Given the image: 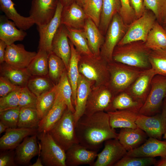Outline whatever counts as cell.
<instances>
[{
  "label": "cell",
  "instance_id": "cell-1",
  "mask_svg": "<svg viewBox=\"0 0 166 166\" xmlns=\"http://www.w3.org/2000/svg\"><path fill=\"white\" fill-rule=\"evenodd\" d=\"M75 128L79 143L92 150L97 151L105 141L117 138L118 136L110 125L108 113L105 111L83 114L76 123Z\"/></svg>",
  "mask_w": 166,
  "mask_h": 166
},
{
  "label": "cell",
  "instance_id": "cell-2",
  "mask_svg": "<svg viewBox=\"0 0 166 166\" xmlns=\"http://www.w3.org/2000/svg\"><path fill=\"white\" fill-rule=\"evenodd\" d=\"M151 50L142 41L117 45L113 54V60L141 69L151 68L149 57Z\"/></svg>",
  "mask_w": 166,
  "mask_h": 166
},
{
  "label": "cell",
  "instance_id": "cell-3",
  "mask_svg": "<svg viewBox=\"0 0 166 166\" xmlns=\"http://www.w3.org/2000/svg\"><path fill=\"white\" fill-rule=\"evenodd\" d=\"M108 64L101 55H81L79 70L80 73L93 82V86L108 85L110 77Z\"/></svg>",
  "mask_w": 166,
  "mask_h": 166
},
{
  "label": "cell",
  "instance_id": "cell-4",
  "mask_svg": "<svg viewBox=\"0 0 166 166\" xmlns=\"http://www.w3.org/2000/svg\"><path fill=\"white\" fill-rule=\"evenodd\" d=\"M108 85L115 95L126 91L143 70L112 61L109 62Z\"/></svg>",
  "mask_w": 166,
  "mask_h": 166
},
{
  "label": "cell",
  "instance_id": "cell-5",
  "mask_svg": "<svg viewBox=\"0 0 166 166\" xmlns=\"http://www.w3.org/2000/svg\"><path fill=\"white\" fill-rule=\"evenodd\" d=\"M73 113L67 108L56 125L49 132L54 141L65 152L78 143Z\"/></svg>",
  "mask_w": 166,
  "mask_h": 166
},
{
  "label": "cell",
  "instance_id": "cell-6",
  "mask_svg": "<svg viewBox=\"0 0 166 166\" xmlns=\"http://www.w3.org/2000/svg\"><path fill=\"white\" fill-rule=\"evenodd\" d=\"M129 26L125 23L118 13L113 16L101 49V56L108 63L113 61L114 50L125 34Z\"/></svg>",
  "mask_w": 166,
  "mask_h": 166
},
{
  "label": "cell",
  "instance_id": "cell-7",
  "mask_svg": "<svg viewBox=\"0 0 166 166\" xmlns=\"http://www.w3.org/2000/svg\"><path fill=\"white\" fill-rule=\"evenodd\" d=\"M166 96V75L156 74L151 83L149 93L139 113L152 116L159 113Z\"/></svg>",
  "mask_w": 166,
  "mask_h": 166
},
{
  "label": "cell",
  "instance_id": "cell-8",
  "mask_svg": "<svg viewBox=\"0 0 166 166\" xmlns=\"http://www.w3.org/2000/svg\"><path fill=\"white\" fill-rule=\"evenodd\" d=\"M41 157L46 166H66V152L53 140L49 132L39 133Z\"/></svg>",
  "mask_w": 166,
  "mask_h": 166
},
{
  "label": "cell",
  "instance_id": "cell-9",
  "mask_svg": "<svg viewBox=\"0 0 166 166\" xmlns=\"http://www.w3.org/2000/svg\"><path fill=\"white\" fill-rule=\"evenodd\" d=\"M156 21L154 13L146 9L141 17L129 25L125 34L117 45L136 41H142L145 42L148 33Z\"/></svg>",
  "mask_w": 166,
  "mask_h": 166
},
{
  "label": "cell",
  "instance_id": "cell-10",
  "mask_svg": "<svg viewBox=\"0 0 166 166\" xmlns=\"http://www.w3.org/2000/svg\"><path fill=\"white\" fill-rule=\"evenodd\" d=\"M115 94L108 85L93 86L89 96L85 114L105 112L110 105Z\"/></svg>",
  "mask_w": 166,
  "mask_h": 166
},
{
  "label": "cell",
  "instance_id": "cell-11",
  "mask_svg": "<svg viewBox=\"0 0 166 166\" xmlns=\"http://www.w3.org/2000/svg\"><path fill=\"white\" fill-rule=\"evenodd\" d=\"M103 150L98 153L92 166H114L127 154V151L117 138L105 141Z\"/></svg>",
  "mask_w": 166,
  "mask_h": 166
},
{
  "label": "cell",
  "instance_id": "cell-12",
  "mask_svg": "<svg viewBox=\"0 0 166 166\" xmlns=\"http://www.w3.org/2000/svg\"><path fill=\"white\" fill-rule=\"evenodd\" d=\"M64 6L59 1L54 15L46 25L37 26L39 39L38 49L44 50L49 53L52 52V40L61 24V15Z\"/></svg>",
  "mask_w": 166,
  "mask_h": 166
},
{
  "label": "cell",
  "instance_id": "cell-13",
  "mask_svg": "<svg viewBox=\"0 0 166 166\" xmlns=\"http://www.w3.org/2000/svg\"><path fill=\"white\" fill-rule=\"evenodd\" d=\"M60 0H33L29 16L37 26L47 24L54 16Z\"/></svg>",
  "mask_w": 166,
  "mask_h": 166
},
{
  "label": "cell",
  "instance_id": "cell-14",
  "mask_svg": "<svg viewBox=\"0 0 166 166\" xmlns=\"http://www.w3.org/2000/svg\"><path fill=\"white\" fill-rule=\"evenodd\" d=\"M35 52L29 51L22 44L14 43L7 45L5 62L10 66L19 69H26L37 55Z\"/></svg>",
  "mask_w": 166,
  "mask_h": 166
},
{
  "label": "cell",
  "instance_id": "cell-15",
  "mask_svg": "<svg viewBox=\"0 0 166 166\" xmlns=\"http://www.w3.org/2000/svg\"><path fill=\"white\" fill-rule=\"evenodd\" d=\"M156 74L152 68L143 70L125 91L144 104L149 93L152 80Z\"/></svg>",
  "mask_w": 166,
  "mask_h": 166
},
{
  "label": "cell",
  "instance_id": "cell-16",
  "mask_svg": "<svg viewBox=\"0 0 166 166\" xmlns=\"http://www.w3.org/2000/svg\"><path fill=\"white\" fill-rule=\"evenodd\" d=\"M65 152L66 166H92L98 154L97 151L87 149L79 143L73 144Z\"/></svg>",
  "mask_w": 166,
  "mask_h": 166
},
{
  "label": "cell",
  "instance_id": "cell-17",
  "mask_svg": "<svg viewBox=\"0 0 166 166\" xmlns=\"http://www.w3.org/2000/svg\"><path fill=\"white\" fill-rule=\"evenodd\" d=\"M126 155L139 157H166V141L149 137L138 147L127 152Z\"/></svg>",
  "mask_w": 166,
  "mask_h": 166
},
{
  "label": "cell",
  "instance_id": "cell-18",
  "mask_svg": "<svg viewBox=\"0 0 166 166\" xmlns=\"http://www.w3.org/2000/svg\"><path fill=\"white\" fill-rule=\"evenodd\" d=\"M136 124L149 137L161 140L163 135L166 132L160 113L152 116L139 114Z\"/></svg>",
  "mask_w": 166,
  "mask_h": 166
},
{
  "label": "cell",
  "instance_id": "cell-19",
  "mask_svg": "<svg viewBox=\"0 0 166 166\" xmlns=\"http://www.w3.org/2000/svg\"><path fill=\"white\" fill-rule=\"evenodd\" d=\"M87 18L82 7L74 1L64 6L61 24L70 28L83 29Z\"/></svg>",
  "mask_w": 166,
  "mask_h": 166
},
{
  "label": "cell",
  "instance_id": "cell-20",
  "mask_svg": "<svg viewBox=\"0 0 166 166\" xmlns=\"http://www.w3.org/2000/svg\"><path fill=\"white\" fill-rule=\"evenodd\" d=\"M68 36L66 27L61 24L52 42L51 51L64 62L67 70L71 55V49Z\"/></svg>",
  "mask_w": 166,
  "mask_h": 166
},
{
  "label": "cell",
  "instance_id": "cell-21",
  "mask_svg": "<svg viewBox=\"0 0 166 166\" xmlns=\"http://www.w3.org/2000/svg\"><path fill=\"white\" fill-rule=\"evenodd\" d=\"M38 133L36 128H8L0 138V149L2 151L13 150L27 136Z\"/></svg>",
  "mask_w": 166,
  "mask_h": 166
},
{
  "label": "cell",
  "instance_id": "cell-22",
  "mask_svg": "<svg viewBox=\"0 0 166 166\" xmlns=\"http://www.w3.org/2000/svg\"><path fill=\"white\" fill-rule=\"evenodd\" d=\"M67 108L63 99L58 91L53 105L39 122L38 133L49 132L58 122Z\"/></svg>",
  "mask_w": 166,
  "mask_h": 166
},
{
  "label": "cell",
  "instance_id": "cell-23",
  "mask_svg": "<svg viewBox=\"0 0 166 166\" xmlns=\"http://www.w3.org/2000/svg\"><path fill=\"white\" fill-rule=\"evenodd\" d=\"M37 134L25 137L15 148V160L17 164L29 165L32 158L38 154Z\"/></svg>",
  "mask_w": 166,
  "mask_h": 166
},
{
  "label": "cell",
  "instance_id": "cell-24",
  "mask_svg": "<svg viewBox=\"0 0 166 166\" xmlns=\"http://www.w3.org/2000/svg\"><path fill=\"white\" fill-rule=\"evenodd\" d=\"M93 82L80 73L76 91V102L73 113L75 123L84 114L87 101Z\"/></svg>",
  "mask_w": 166,
  "mask_h": 166
},
{
  "label": "cell",
  "instance_id": "cell-25",
  "mask_svg": "<svg viewBox=\"0 0 166 166\" xmlns=\"http://www.w3.org/2000/svg\"><path fill=\"white\" fill-rule=\"evenodd\" d=\"M148 137L145 132L137 127L134 128H121L117 139L128 152L142 144L147 140Z\"/></svg>",
  "mask_w": 166,
  "mask_h": 166
},
{
  "label": "cell",
  "instance_id": "cell-26",
  "mask_svg": "<svg viewBox=\"0 0 166 166\" xmlns=\"http://www.w3.org/2000/svg\"><path fill=\"white\" fill-rule=\"evenodd\" d=\"M15 23L5 15L0 16V40L7 45L18 41H22L27 35L25 31L18 29Z\"/></svg>",
  "mask_w": 166,
  "mask_h": 166
},
{
  "label": "cell",
  "instance_id": "cell-27",
  "mask_svg": "<svg viewBox=\"0 0 166 166\" xmlns=\"http://www.w3.org/2000/svg\"><path fill=\"white\" fill-rule=\"evenodd\" d=\"M12 0H0V10L9 19L13 21L18 28L26 31L35 23L30 17H24L19 14Z\"/></svg>",
  "mask_w": 166,
  "mask_h": 166
},
{
  "label": "cell",
  "instance_id": "cell-28",
  "mask_svg": "<svg viewBox=\"0 0 166 166\" xmlns=\"http://www.w3.org/2000/svg\"><path fill=\"white\" fill-rule=\"evenodd\" d=\"M83 30L91 52L96 56H100L101 49L105 39L98 27L91 19L88 18Z\"/></svg>",
  "mask_w": 166,
  "mask_h": 166
},
{
  "label": "cell",
  "instance_id": "cell-29",
  "mask_svg": "<svg viewBox=\"0 0 166 166\" xmlns=\"http://www.w3.org/2000/svg\"><path fill=\"white\" fill-rule=\"evenodd\" d=\"M109 116L111 128H136V121L139 114L138 112L128 110H119L107 112Z\"/></svg>",
  "mask_w": 166,
  "mask_h": 166
},
{
  "label": "cell",
  "instance_id": "cell-30",
  "mask_svg": "<svg viewBox=\"0 0 166 166\" xmlns=\"http://www.w3.org/2000/svg\"><path fill=\"white\" fill-rule=\"evenodd\" d=\"M143 103L137 100L125 91L115 95L105 112L119 110H128L138 112Z\"/></svg>",
  "mask_w": 166,
  "mask_h": 166
},
{
  "label": "cell",
  "instance_id": "cell-31",
  "mask_svg": "<svg viewBox=\"0 0 166 166\" xmlns=\"http://www.w3.org/2000/svg\"><path fill=\"white\" fill-rule=\"evenodd\" d=\"M0 76L5 77L15 85L21 87L26 86L32 76L26 69L13 67L6 62L0 64Z\"/></svg>",
  "mask_w": 166,
  "mask_h": 166
},
{
  "label": "cell",
  "instance_id": "cell-32",
  "mask_svg": "<svg viewBox=\"0 0 166 166\" xmlns=\"http://www.w3.org/2000/svg\"><path fill=\"white\" fill-rule=\"evenodd\" d=\"M69 43L71 49V55L69 67L67 70V74L72 89V101L75 108L76 102L77 85L80 74L78 68V63L81 55L69 40Z\"/></svg>",
  "mask_w": 166,
  "mask_h": 166
},
{
  "label": "cell",
  "instance_id": "cell-33",
  "mask_svg": "<svg viewBox=\"0 0 166 166\" xmlns=\"http://www.w3.org/2000/svg\"><path fill=\"white\" fill-rule=\"evenodd\" d=\"M102 8L99 26L102 34L106 33L113 16L119 13L121 4L120 0H102Z\"/></svg>",
  "mask_w": 166,
  "mask_h": 166
},
{
  "label": "cell",
  "instance_id": "cell-34",
  "mask_svg": "<svg viewBox=\"0 0 166 166\" xmlns=\"http://www.w3.org/2000/svg\"><path fill=\"white\" fill-rule=\"evenodd\" d=\"M145 43L151 50L166 49V31L157 21L148 33Z\"/></svg>",
  "mask_w": 166,
  "mask_h": 166
},
{
  "label": "cell",
  "instance_id": "cell-35",
  "mask_svg": "<svg viewBox=\"0 0 166 166\" xmlns=\"http://www.w3.org/2000/svg\"><path fill=\"white\" fill-rule=\"evenodd\" d=\"M49 54L44 50L38 49L37 55L27 68L32 76L48 75Z\"/></svg>",
  "mask_w": 166,
  "mask_h": 166
},
{
  "label": "cell",
  "instance_id": "cell-36",
  "mask_svg": "<svg viewBox=\"0 0 166 166\" xmlns=\"http://www.w3.org/2000/svg\"><path fill=\"white\" fill-rule=\"evenodd\" d=\"M48 76H31L26 86L37 97L50 90L55 86Z\"/></svg>",
  "mask_w": 166,
  "mask_h": 166
},
{
  "label": "cell",
  "instance_id": "cell-37",
  "mask_svg": "<svg viewBox=\"0 0 166 166\" xmlns=\"http://www.w3.org/2000/svg\"><path fill=\"white\" fill-rule=\"evenodd\" d=\"M66 28L69 40L78 52L81 55L93 54L89 46L83 30Z\"/></svg>",
  "mask_w": 166,
  "mask_h": 166
},
{
  "label": "cell",
  "instance_id": "cell-38",
  "mask_svg": "<svg viewBox=\"0 0 166 166\" xmlns=\"http://www.w3.org/2000/svg\"><path fill=\"white\" fill-rule=\"evenodd\" d=\"M57 92V85L50 90L37 98L36 109L41 120L48 113L55 102Z\"/></svg>",
  "mask_w": 166,
  "mask_h": 166
},
{
  "label": "cell",
  "instance_id": "cell-39",
  "mask_svg": "<svg viewBox=\"0 0 166 166\" xmlns=\"http://www.w3.org/2000/svg\"><path fill=\"white\" fill-rule=\"evenodd\" d=\"M67 70L63 60L51 52L49 54L48 76L55 85L59 82L64 72Z\"/></svg>",
  "mask_w": 166,
  "mask_h": 166
},
{
  "label": "cell",
  "instance_id": "cell-40",
  "mask_svg": "<svg viewBox=\"0 0 166 166\" xmlns=\"http://www.w3.org/2000/svg\"><path fill=\"white\" fill-rule=\"evenodd\" d=\"M40 120L36 109L20 108L18 127L38 129Z\"/></svg>",
  "mask_w": 166,
  "mask_h": 166
},
{
  "label": "cell",
  "instance_id": "cell-41",
  "mask_svg": "<svg viewBox=\"0 0 166 166\" xmlns=\"http://www.w3.org/2000/svg\"><path fill=\"white\" fill-rule=\"evenodd\" d=\"M149 60L156 74L166 75V49L151 50Z\"/></svg>",
  "mask_w": 166,
  "mask_h": 166
},
{
  "label": "cell",
  "instance_id": "cell-42",
  "mask_svg": "<svg viewBox=\"0 0 166 166\" xmlns=\"http://www.w3.org/2000/svg\"><path fill=\"white\" fill-rule=\"evenodd\" d=\"M57 85L58 91L63 99L67 108L74 113L75 109L72 101V89L68 77L67 70L64 72Z\"/></svg>",
  "mask_w": 166,
  "mask_h": 166
},
{
  "label": "cell",
  "instance_id": "cell-43",
  "mask_svg": "<svg viewBox=\"0 0 166 166\" xmlns=\"http://www.w3.org/2000/svg\"><path fill=\"white\" fill-rule=\"evenodd\" d=\"M102 0H88L82 7L88 18L98 27L102 8Z\"/></svg>",
  "mask_w": 166,
  "mask_h": 166
},
{
  "label": "cell",
  "instance_id": "cell-44",
  "mask_svg": "<svg viewBox=\"0 0 166 166\" xmlns=\"http://www.w3.org/2000/svg\"><path fill=\"white\" fill-rule=\"evenodd\" d=\"M146 9L151 11L161 25L166 19V0H144Z\"/></svg>",
  "mask_w": 166,
  "mask_h": 166
},
{
  "label": "cell",
  "instance_id": "cell-45",
  "mask_svg": "<svg viewBox=\"0 0 166 166\" xmlns=\"http://www.w3.org/2000/svg\"><path fill=\"white\" fill-rule=\"evenodd\" d=\"M156 161L155 158L130 156L126 155L114 166H149L155 165Z\"/></svg>",
  "mask_w": 166,
  "mask_h": 166
},
{
  "label": "cell",
  "instance_id": "cell-46",
  "mask_svg": "<svg viewBox=\"0 0 166 166\" xmlns=\"http://www.w3.org/2000/svg\"><path fill=\"white\" fill-rule=\"evenodd\" d=\"M22 87L18 86L14 90L0 98V112L18 106Z\"/></svg>",
  "mask_w": 166,
  "mask_h": 166
},
{
  "label": "cell",
  "instance_id": "cell-47",
  "mask_svg": "<svg viewBox=\"0 0 166 166\" xmlns=\"http://www.w3.org/2000/svg\"><path fill=\"white\" fill-rule=\"evenodd\" d=\"M20 109L18 106L0 112V121L8 128H17Z\"/></svg>",
  "mask_w": 166,
  "mask_h": 166
},
{
  "label": "cell",
  "instance_id": "cell-48",
  "mask_svg": "<svg viewBox=\"0 0 166 166\" xmlns=\"http://www.w3.org/2000/svg\"><path fill=\"white\" fill-rule=\"evenodd\" d=\"M37 98L27 86L22 87L18 106L20 108L29 107L36 109Z\"/></svg>",
  "mask_w": 166,
  "mask_h": 166
},
{
  "label": "cell",
  "instance_id": "cell-49",
  "mask_svg": "<svg viewBox=\"0 0 166 166\" xmlns=\"http://www.w3.org/2000/svg\"><path fill=\"white\" fill-rule=\"evenodd\" d=\"M121 8L119 13L124 22L129 25L136 19L134 11L131 6L129 0H120Z\"/></svg>",
  "mask_w": 166,
  "mask_h": 166
},
{
  "label": "cell",
  "instance_id": "cell-50",
  "mask_svg": "<svg viewBox=\"0 0 166 166\" xmlns=\"http://www.w3.org/2000/svg\"><path fill=\"white\" fill-rule=\"evenodd\" d=\"M0 153V166H15V153L13 150L2 151Z\"/></svg>",
  "mask_w": 166,
  "mask_h": 166
},
{
  "label": "cell",
  "instance_id": "cell-51",
  "mask_svg": "<svg viewBox=\"0 0 166 166\" xmlns=\"http://www.w3.org/2000/svg\"><path fill=\"white\" fill-rule=\"evenodd\" d=\"M18 86L11 82L6 78L0 77V97L6 96L14 90Z\"/></svg>",
  "mask_w": 166,
  "mask_h": 166
},
{
  "label": "cell",
  "instance_id": "cell-52",
  "mask_svg": "<svg viewBox=\"0 0 166 166\" xmlns=\"http://www.w3.org/2000/svg\"><path fill=\"white\" fill-rule=\"evenodd\" d=\"M129 2L134 11L136 19L140 18L146 10L144 5V0H129Z\"/></svg>",
  "mask_w": 166,
  "mask_h": 166
},
{
  "label": "cell",
  "instance_id": "cell-53",
  "mask_svg": "<svg viewBox=\"0 0 166 166\" xmlns=\"http://www.w3.org/2000/svg\"><path fill=\"white\" fill-rule=\"evenodd\" d=\"M7 45L3 41L0 40V63L5 62L6 48Z\"/></svg>",
  "mask_w": 166,
  "mask_h": 166
},
{
  "label": "cell",
  "instance_id": "cell-54",
  "mask_svg": "<svg viewBox=\"0 0 166 166\" xmlns=\"http://www.w3.org/2000/svg\"><path fill=\"white\" fill-rule=\"evenodd\" d=\"M161 109L162 111L160 114L166 132V96L163 101Z\"/></svg>",
  "mask_w": 166,
  "mask_h": 166
},
{
  "label": "cell",
  "instance_id": "cell-55",
  "mask_svg": "<svg viewBox=\"0 0 166 166\" xmlns=\"http://www.w3.org/2000/svg\"><path fill=\"white\" fill-rule=\"evenodd\" d=\"M38 143L39 147V152L38 154V157L36 162L33 164L30 165V166H43V165L41 157V144L39 142H38Z\"/></svg>",
  "mask_w": 166,
  "mask_h": 166
},
{
  "label": "cell",
  "instance_id": "cell-56",
  "mask_svg": "<svg viewBox=\"0 0 166 166\" xmlns=\"http://www.w3.org/2000/svg\"><path fill=\"white\" fill-rule=\"evenodd\" d=\"M155 166H166V157L161 158V159L156 161Z\"/></svg>",
  "mask_w": 166,
  "mask_h": 166
},
{
  "label": "cell",
  "instance_id": "cell-57",
  "mask_svg": "<svg viewBox=\"0 0 166 166\" xmlns=\"http://www.w3.org/2000/svg\"><path fill=\"white\" fill-rule=\"evenodd\" d=\"M8 127L1 121H0V134L6 132Z\"/></svg>",
  "mask_w": 166,
  "mask_h": 166
},
{
  "label": "cell",
  "instance_id": "cell-58",
  "mask_svg": "<svg viewBox=\"0 0 166 166\" xmlns=\"http://www.w3.org/2000/svg\"><path fill=\"white\" fill-rule=\"evenodd\" d=\"M75 1V0H60V1L64 6L69 5Z\"/></svg>",
  "mask_w": 166,
  "mask_h": 166
},
{
  "label": "cell",
  "instance_id": "cell-59",
  "mask_svg": "<svg viewBox=\"0 0 166 166\" xmlns=\"http://www.w3.org/2000/svg\"><path fill=\"white\" fill-rule=\"evenodd\" d=\"M76 2L82 7L84 4L88 0H75Z\"/></svg>",
  "mask_w": 166,
  "mask_h": 166
},
{
  "label": "cell",
  "instance_id": "cell-60",
  "mask_svg": "<svg viewBox=\"0 0 166 166\" xmlns=\"http://www.w3.org/2000/svg\"><path fill=\"white\" fill-rule=\"evenodd\" d=\"M161 25L166 31V19Z\"/></svg>",
  "mask_w": 166,
  "mask_h": 166
},
{
  "label": "cell",
  "instance_id": "cell-61",
  "mask_svg": "<svg viewBox=\"0 0 166 166\" xmlns=\"http://www.w3.org/2000/svg\"><path fill=\"white\" fill-rule=\"evenodd\" d=\"M163 138L166 140V133H165L163 135Z\"/></svg>",
  "mask_w": 166,
  "mask_h": 166
}]
</instances>
